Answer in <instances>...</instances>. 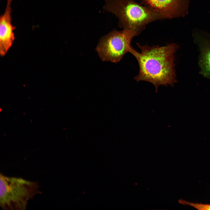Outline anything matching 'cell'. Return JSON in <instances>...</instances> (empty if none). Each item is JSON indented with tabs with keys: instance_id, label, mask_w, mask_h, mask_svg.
Returning <instances> with one entry per match:
<instances>
[{
	"instance_id": "3957f363",
	"label": "cell",
	"mask_w": 210,
	"mask_h": 210,
	"mask_svg": "<svg viewBox=\"0 0 210 210\" xmlns=\"http://www.w3.org/2000/svg\"><path fill=\"white\" fill-rule=\"evenodd\" d=\"M0 178V205L4 209H25L28 200L40 193L37 182L1 174Z\"/></svg>"
},
{
	"instance_id": "277c9868",
	"label": "cell",
	"mask_w": 210,
	"mask_h": 210,
	"mask_svg": "<svg viewBox=\"0 0 210 210\" xmlns=\"http://www.w3.org/2000/svg\"><path fill=\"white\" fill-rule=\"evenodd\" d=\"M137 35L132 30L114 29L100 38L96 50L102 61L118 62L126 54L131 53L134 50L131 42L133 38Z\"/></svg>"
},
{
	"instance_id": "ba28073f",
	"label": "cell",
	"mask_w": 210,
	"mask_h": 210,
	"mask_svg": "<svg viewBox=\"0 0 210 210\" xmlns=\"http://www.w3.org/2000/svg\"><path fill=\"white\" fill-rule=\"evenodd\" d=\"M178 202L182 204L189 206L198 210H210V204L194 203L182 199L179 200Z\"/></svg>"
},
{
	"instance_id": "52a82bcc",
	"label": "cell",
	"mask_w": 210,
	"mask_h": 210,
	"mask_svg": "<svg viewBox=\"0 0 210 210\" xmlns=\"http://www.w3.org/2000/svg\"><path fill=\"white\" fill-rule=\"evenodd\" d=\"M200 38V64L201 71L205 76L210 78V36Z\"/></svg>"
},
{
	"instance_id": "8992f818",
	"label": "cell",
	"mask_w": 210,
	"mask_h": 210,
	"mask_svg": "<svg viewBox=\"0 0 210 210\" xmlns=\"http://www.w3.org/2000/svg\"><path fill=\"white\" fill-rule=\"evenodd\" d=\"M11 1L8 0L4 14L0 18V55L3 57L11 47L15 39V27L12 23Z\"/></svg>"
},
{
	"instance_id": "5b68a950",
	"label": "cell",
	"mask_w": 210,
	"mask_h": 210,
	"mask_svg": "<svg viewBox=\"0 0 210 210\" xmlns=\"http://www.w3.org/2000/svg\"><path fill=\"white\" fill-rule=\"evenodd\" d=\"M141 4L160 13L164 19L184 17L188 12L189 0H139Z\"/></svg>"
},
{
	"instance_id": "7a4b0ae2",
	"label": "cell",
	"mask_w": 210,
	"mask_h": 210,
	"mask_svg": "<svg viewBox=\"0 0 210 210\" xmlns=\"http://www.w3.org/2000/svg\"><path fill=\"white\" fill-rule=\"evenodd\" d=\"M103 9L118 18L120 27L138 35L148 24L164 19L159 13L134 0H105Z\"/></svg>"
},
{
	"instance_id": "6da1fadb",
	"label": "cell",
	"mask_w": 210,
	"mask_h": 210,
	"mask_svg": "<svg viewBox=\"0 0 210 210\" xmlns=\"http://www.w3.org/2000/svg\"><path fill=\"white\" fill-rule=\"evenodd\" d=\"M136 45L141 52L134 50L131 54L139 67V74L134 79L152 83L156 91L160 85L172 86L176 81L174 60L177 45L172 43L163 46Z\"/></svg>"
},
{
	"instance_id": "9c48e42d",
	"label": "cell",
	"mask_w": 210,
	"mask_h": 210,
	"mask_svg": "<svg viewBox=\"0 0 210 210\" xmlns=\"http://www.w3.org/2000/svg\"><path fill=\"white\" fill-rule=\"evenodd\" d=\"M8 0L12 1V0Z\"/></svg>"
}]
</instances>
